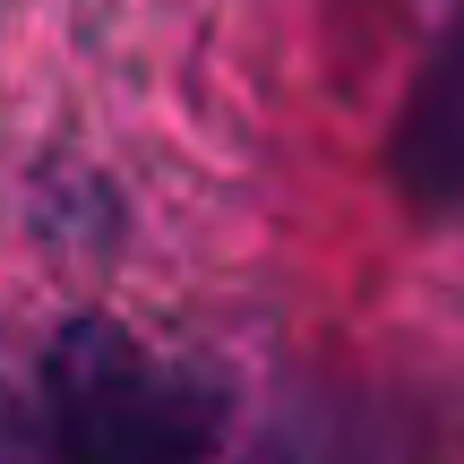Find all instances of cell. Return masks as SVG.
Instances as JSON below:
<instances>
[{
  "mask_svg": "<svg viewBox=\"0 0 464 464\" xmlns=\"http://www.w3.org/2000/svg\"><path fill=\"white\" fill-rule=\"evenodd\" d=\"M44 448L103 456V464H155V456H207L232 430V387L198 362L138 344L112 318H69L44 353Z\"/></svg>",
  "mask_w": 464,
  "mask_h": 464,
  "instance_id": "6da1fadb",
  "label": "cell"
},
{
  "mask_svg": "<svg viewBox=\"0 0 464 464\" xmlns=\"http://www.w3.org/2000/svg\"><path fill=\"white\" fill-rule=\"evenodd\" d=\"M387 181L413 216L448 224L464 216V9L430 44L421 78L396 103V138H387Z\"/></svg>",
  "mask_w": 464,
  "mask_h": 464,
  "instance_id": "7a4b0ae2",
  "label": "cell"
}]
</instances>
